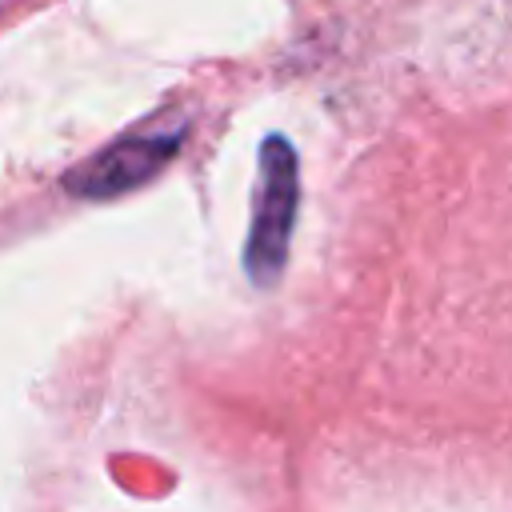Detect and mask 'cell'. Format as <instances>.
<instances>
[{
	"label": "cell",
	"mask_w": 512,
	"mask_h": 512,
	"mask_svg": "<svg viewBox=\"0 0 512 512\" xmlns=\"http://www.w3.org/2000/svg\"><path fill=\"white\" fill-rule=\"evenodd\" d=\"M176 144H180V128L124 136L112 148H104L100 156H92L88 164H80L76 172H68L64 184H68V192L88 196V200H96V196H120V192L144 184L156 168H164L168 156L176 152Z\"/></svg>",
	"instance_id": "2"
},
{
	"label": "cell",
	"mask_w": 512,
	"mask_h": 512,
	"mask_svg": "<svg viewBox=\"0 0 512 512\" xmlns=\"http://www.w3.org/2000/svg\"><path fill=\"white\" fill-rule=\"evenodd\" d=\"M296 152L284 136H268L260 148V192L252 208V232L244 244V268L248 280L268 288L276 284L288 240H292V220H296Z\"/></svg>",
	"instance_id": "1"
}]
</instances>
